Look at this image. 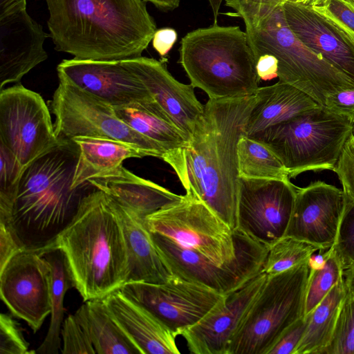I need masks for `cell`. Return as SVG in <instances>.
Wrapping results in <instances>:
<instances>
[{
  "label": "cell",
  "instance_id": "obj_44",
  "mask_svg": "<svg viewBox=\"0 0 354 354\" xmlns=\"http://www.w3.org/2000/svg\"><path fill=\"white\" fill-rule=\"evenodd\" d=\"M325 107L330 112L354 120V88L330 93L326 95Z\"/></svg>",
  "mask_w": 354,
  "mask_h": 354
},
{
  "label": "cell",
  "instance_id": "obj_25",
  "mask_svg": "<svg viewBox=\"0 0 354 354\" xmlns=\"http://www.w3.org/2000/svg\"><path fill=\"white\" fill-rule=\"evenodd\" d=\"M116 205L127 249V282L163 283L169 281L174 274L158 251L145 219L117 203Z\"/></svg>",
  "mask_w": 354,
  "mask_h": 354
},
{
  "label": "cell",
  "instance_id": "obj_4",
  "mask_svg": "<svg viewBox=\"0 0 354 354\" xmlns=\"http://www.w3.org/2000/svg\"><path fill=\"white\" fill-rule=\"evenodd\" d=\"M61 140L26 167L21 178L12 225L26 248L39 249L50 242L95 188L88 181L72 187L77 147L72 140Z\"/></svg>",
  "mask_w": 354,
  "mask_h": 354
},
{
  "label": "cell",
  "instance_id": "obj_36",
  "mask_svg": "<svg viewBox=\"0 0 354 354\" xmlns=\"http://www.w3.org/2000/svg\"><path fill=\"white\" fill-rule=\"evenodd\" d=\"M343 271L354 267V201H347L337 236L332 246Z\"/></svg>",
  "mask_w": 354,
  "mask_h": 354
},
{
  "label": "cell",
  "instance_id": "obj_17",
  "mask_svg": "<svg viewBox=\"0 0 354 354\" xmlns=\"http://www.w3.org/2000/svg\"><path fill=\"white\" fill-rule=\"evenodd\" d=\"M27 0H0V88L19 83L48 58L50 37L26 10Z\"/></svg>",
  "mask_w": 354,
  "mask_h": 354
},
{
  "label": "cell",
  "instance_id": "obj_47",
  "mask_svg": "<svg viewBox=\"0 0 354 354\" xmlns=\"http://www.w3.org/2000/svg\"><path fill=\"white\" fill-rule=\"evenodd\" d=\"M151 3L155 7L162 11H171L180 5L181 0H145Z\"/></svg>",
  "mask_w": 354,
  "mask_h": 354
},
{
  "label": "cell",
  "instance_id": "obj_7",
  "mask_svg": "<svg viewBox=\"0 0 354 354\" xmlns=\"http://www.w3.org/2000/svg\"><path fill=\"white\" fill-rule=\"evenodd\" d=\"M352 124L319 106L248 137L266 145L294 178L306 171H333Z\"/></svg>",
  "mask_w": 354,
  "mask_h": 354
},
{
  "label": "cell",
  "instance_id": "obj_10",
  "mask_svg": "<svg viewBox=\"0 0 354 354\" xmlns=\"http://www.w3.org/2000/svg\"><path fill=\"white\" fill-rule=\"evenodd\" d=\"M50 107L59 139L71 140L77 136L113 139L134 145L150 156L162 160L165 156L160 146L121 120L113 106L71 84L59 81Z\"/></svg>",
  "mask_w": 354,
  "mask_h": 354
},
{
  "label": "cell",
  "instance_id": "obj_35",
  "mask_svg": "<svg viewBox=\"0 0 354 354\" xmlns=\"http://www.w3.org/2000/svg\"><path fill=\"white\" fill-rule=\"evenodd\" d=\"M322 354H354V295L348 291L342 303L331 339Z\"/></svg>",
  "mask_w": 354,
  "mask_h": 354
},
{
  "label": "cell",
  "instance_id": "obj_51",
  "mask_svg": "<svg viewBox=\"0 0 354 354\" xmlns=\"http://www.w3.org/2000/svg\"><path fill=\"white\" fill-rule=\"evenodd\" d=\"M352 133L354 136V120H353V124H352Z\"/></svg>",
  "mask_w": 354,
  "mask_h": 354
},
{
  "label": "cell",
  "instance_id": "obj_3",
  "mask_svg": "<svg viewBox=\"0 0 354 354\" xmlns=\"http://www.w3.org/2000/svg\"><path fill=\"white\" fill-rule=\"evenodd\" d=\"M35 250L62 252L73 286L84 302L104 299L128 281L127 249L116 203L96 187L55 238Z\"/></svg>",
  "mask_w": 354,
  "mask_h": 354
},
{
  "label": "cell",
  "instance_id": "obj_31",
  "mask_svg": "<svg viewBox=\"0 0 354 354\" xmlns=\"http://www.w3.org/2000/svg\"><path fill=\"white\" fill-rule=\"evenodd\" d=\"M239 176L252 178L290 180L279 158L264 144L246 136L237 145Z\"/></svg>",
  "mask_w": 354,
  "mask_h": 354
},
{
  "label": "cell",
  "instance_id": "obj_6",
  "mask_svg": "<svg viewBox=\"0 0 354 354\" xmlns=\"http://www.w3.org/2000/svg\"><path fill=\"white\" fill-rule=\"evenodd\" d=\"M255 59L264 55L278 62L279 81L289 84L325 107L330 93L354 88V81L304 44L290 28L283 6L255 24H245Z\"/></svg>",
  "mask_w": 354,
  "mask_h": 354
},
{
  "label": "cell",
  "instance_id": "obj_52",
  "mask_svg": "<svg viewBox=\"0 0 354 354\" xmlns=\"http://www.w3.org/2000/svg\"><path fill=\"white\" fill-rule=\"evenodd\" d=\"M353 6H354V0H348Z\"/></svg>",
  "mask_w": 354,
  "mask_h": 354
},
{
  "label": "cell",
  "instance_id": "obj_49",
  "mask_svg": "<svg viewBox=\"0 0 354 354\" xmlns=\"http://www.w3.org/2000/svg\"><path fill=\"white\" fill-rule=\"evenodd\" d=\"M223 1V0H208L213 14L214 24H217L219 10Z\"/></svg>",
  "mask_w": 354,
  "mask_h": 354
},
{
  "label": "cell",
  "instance_id": "obj_18",
  "mask_svg": "<svg viewBox=\"0 0 354 354\" xmlns=\"http://www.w3.org/2000/svg\"><path fill=\"white\" fill-rule=\"evenodd\" d=\"M347 200L343 190L317 180L297 187L295 204L284 236L330 248L335 243Z\"/></svg>",
  "mask_w": 354,
  "mask_h": 354
},
{
  "label": "cell",
  "instance_id": "obj_26",
  "mask_svg": "<svg viewBox=\"0 0 354 354\" xmlns=\"http://www.w3.org/2000/svg\"><path fill=\"white\" fill-rule=\"evenodd\" d=\"M245 124V136L288 121L319 105L308 94L289 84L278 82L259 87Z\"/></svg>",
  "mask_w": 354,
  "mask_h": 354
},
{
  "label": "cell",
  "instance_id": "obj_12",
  "mask_svg": "<svg viewBox=\"0 0 354 354\" xmlns=\"http://www.w3.org/2000/svg\"><path fill=\"white\" fill-rule=\"evenodd\" d=\"M154 243L173 274L225 295L243 286L262 271L268 247L254 240L240 258L229 265L217 264L174 240L151 232Z\"/></svg>",
  "mask_w": 354,
  "mask_h": 354
},
{
  "label": "cell",
  "instance_id": "obj_21",
  "mask_svg": "<svg viewBox=\"0 0 354 354\" xmlns=\"http://www.w3.org/2000/svg\"><path fill=\"white\" fill-rule=\"evenodd\" d=\"M129 62L151 97L189 142L204 109L194 87L176 80L162 61L140 56L129 58Z\"/></svg>",
  "mask_w": 354,
  "mask_h": 354
},
{
  "label": "cell",
  "instance_id": "obj_38",
  "mask_svg": "<svg viewBox=\"0 0 354 354\" xmlns=\"http://www.w3.org/2000/svg\"><path fill=\"white\" fill-rule=\"evenodd\" d=\"M288 0H225L234 10L232 15L241 17L245 24H255L268 16Z\"/></svg>",
  "mask_w": 354,
  "mask_h": 354
},
{
  "label": "cell",
  "instance_id": "obj_8",
  "mask_svg": "<svg viewBox=\"0 0 354 354\" xmlns=\"http://www.w3.org/2000/svg\"><path fill=\"white\" fill-rule=\"evenodd\" d=\"M310 259L267 276L232 337L226 354H268L283 333L304 316Z\"/></svg>",
  "mask_w": 354,
  "mask_h": 354
},
{
  "label": "cell",
  "instance_id": "obj_9",
  "mask_svg": "<svg viewBox=\"0 0 354 354\" xmlns=\"http://www.w3.org/2000/svg\"><path fill=\"white\" fill-rule=\"evenodd\" d=\"M145 223L151 232L165 236L220 265L237 261L254 241L241 230H232L203 202L187 194L147 216Z\"/></svg>",
  "mask_w": 354,
  "mask_h": 354
},
{
  "label": "cell",
  "instance_id": "obj_40",
  "mask_svg": "<svg viewBox=\"0 0 354 354\" xmlns=\"http://www.w3.org/2000/svg\"><path fill=\"white\" fill-rule=\"evenodd\" d=\"M310 8L354 36V6L348 0H317Z\"/></svg>",
  "mask_w": 354,
  "mask_h": 354
},
{
  "label": "cell",
  "instance_id": "obj_34",
  "mask_svg": "<svg viewBox=\"0 0 354 354\" xmlns=\"http://www.w3.org/2000/svg\"><path fill=\"white\" fill-rule=\"evenodd\" d=\"M25 168L0 142V222L12 224V212Z\"/></svg>",
  "mask_w": 354,
  "mask_h": 354
},
{
  "label": "cell",
  "instance_id": "obj_48",
  "mask_svg": "<svg viewBox=\"0 0 354 354\" xmlns=\"http://www.w3.org/2000/svg\"><path fill=\"white\" fill-rule=\"evenodd\" d=\"M344 278L348 291L354 295V267L344 272Z\"/></svg>",
  "mask_w": 354,
  "mask_h": 354
},
{
  "label": "cell",
  "instance_id": "obj_13",
  "mask_svg": "<svg viewBox=\"0 0 354 354\" xmlns=\"http://www.w3.org/2000/svg\"><path fill=\"white\" fill-rule=\"evenodd\" d=\"M52 267L44 253L26 248L0 268V295L16 317L35 333L51 313Z\"/></svg>",
  "mask_w": 354,
  "mask_h": 354
},
{
  "label": "cell",
  "instance_id": "obj_23",
  "mask_svg": "<svg viewBox=\"0 0 354 354\" xmlns=\"http://www.w3.org/2000/svg\"><path fill=\"white\" fill-rule=\"evenodd\" d=\"M88 182L117 203L144 219L183 196L136 176L122 165Z\"/></svg>",
  "mask_w": 354,
  "mask_h": 354
},
{
  "label": "cell",
  "instance_id": "obj_2",
  "mask_svg": "<svg viewBox=\"0 0 354 354\" xmlns=\"http://www.w3.org/2000/svg\"><path fill=\"white\" fill-rule=\"evenodd\" d=\"M55 49L81 60L142 56L156 31L145 0H45Z\"/></svg>",
  "mask_w": 354,
  "mask_h": 354
},
{
  "label": "cell",
  "instance_id": "obj_37",
  "mask_svg": "<svg viewBox=\"0 0 354 354\" xmlns=\"http://www.w3.org/2000/svg\"><path fill=\"white\" fill-rule=\"evenodd\" d=\"M62 354H94L93 344L86 330L75 315H69L64 321L61 331Z\"/></svg>",
  "mask_w": 354,
  "mask_h": 354
},
{
  "label": "cell",
  "instance_id": "obj_5",
  "mask_svg": "<svg viewBox=\"0 0 354 354\" xmlns=\"http://www.w3.org/2000/svg\"><path fill=\"white\" fill-rule=\"evenodd\" d=\"M179 53L190 84L209 99L254 95L259 87L254 53L238 26L213 24L189 32L181 39Z\"/></svg>",
  "mask_w": 354,
  "mask_h": 354
},
{
  "label": "cell",
  "instance_id": "obj_43",
  "mask_svg": "<svg viewBox=\"0 0 354 354\" xmlns=\"http://www.w3.org/2000/svg\"><path fill=\"white\" fill-rule=\"evenodd\" d=\"M26 248L12 225L0 222V268Z\"/></svg>",
  "mask_w": 354,
  "mask_h": 354
},
{
  "label": "cell",
  "instance_id": "obj_41",
  "mask_svg": "<svg viewBox=\"0 0 354 354\" xmlns=\"http://www.w3.org/2000/svg\"><path fill=\"white\" fill-rule=\"evenodd\" d=\"M342 186L347 201H354V136L345 142L333 169Z\"/></svg>",
  "mask_w": 354,
  "mask_h": 354
},
{
  "label": "cell",
  "instance_id": "obj_29",
  "mask_svg": "<svg viewBox=\"0 0 354 354\" xmlns=\"http://www.w3.org/2000/svg\"><path fill=\"white\" fill-rule=\"evenodd\" d=\"M344 277L310 313L303 337L295 354H322L328 345L342 303L347 293Z\"/></svg>",
  "mask_w": 354,
  "mask_h": 354
},
{
  "label": "cell",
  "instance_id": "obj_24",
  "mask_svg": "<svg viewBox=\"0 0 354 354\" xmlns=\"http://www.w3.org/2000/svg\"><path fill=\"white\" fill-rule=\"evenodd\" d=\"M114 109L121 120L162 149L165 153L163 160L179 178L183 169L184 152L189 142L156 101Z\"/></svg>",
  "mask_w": 354,
  "mask_h": 354
},
{
  "label": "cell",
  "instance_id": "obj_14",
  "mask_svg": "<svg viewBox=\"0 0 354 354\" xmlns=\"http://www.w3.org/2000/svg\"><path fill=\"white\" fill-rule=\"evenodd\" d=\"M290 180L239 176L237 229L270 247L284 236L296 196Z\"/></svg>",
  "mask_w": 354,
  "mask_h": 354
},
{
  "label": "cell",
  "instance_id": "obj_33",
  "mask_svg": "<svg viewBox=\"0 0 354 354\" xmlns=\"http://www.w3.org/2000/svg\"><path fill=\"white\" fill-rule=\"evenodd\" d=\"M322 249L317 245L284 236L268 247L262 271L267 276L284 272L308 260Z\"/></svg>",
  "mask_w": 354,
  "mask_h": 354
},
{
  "label": "cell",
  "instance_id": "obj_15",
  "mask_svg": "<svg viewBox=\"0 0 354 354\" xmlns=\"http://www.w3.org/2000/svg\"><path fill=\"white\" fill-rule=\"evenodd\" d=\"M121 290L151 311L176 337L198 322L225 296L174 275L163 283L127 282Z\"/></svg>",
  "mask_w": 354,
  "mask_h": 354
},
{
  "label": "cell",
  "instance_id": "obj_32",
  "mask_svg": "<svg viewBox=\"0 0 354 354\" xmlns=\"http://www.w3.org/2000/svg\"><path fill=\"white\" fill-rule=\"evenodd\" d=\"M310 271L306 290L304 316L311 313L344 277L342 267L332 247L323 253L322 261L310 259Z\"/></svg>",
  "mask_w": 354,
  "mask_h": 354
},
{
  "label": "cell",
  "instance_id": "obj_53",
  "mask_svg": "<svg viewBox=\"0 0 354 354\" xmlns=\"http://www.w3.org/2000/svg\"><path fill=\"white\" fill-rule=\"evenodd\" d=\"M288 1H289V0H288Z\"/></svg>",
  "mask_w": 354,
  "mask_h": 354
},
{
  "label": "cell",
  "instance_id": "obj_45",
  "mask_svg": "<svg viewBox=\"0 0 354 354\" xmlns=\"http://www.w3.org/2000/svg\"><path fill=\"white\" fill-rule=\"evenodd\" d=\"M177 32L171 28H162L156 30L152 38V46L161 57H165L170 51L177 40Z\"/></svg>",
  "mask_w": 354,
  "mask_h": 354
},
{
  "label": "cell",
  "instance_id": "obj_28",
  "mask_svg": "<svg viewBox=\"0 0 354 354\" xmlns=\"http://www.w3.org/2000/svg\"><path fill=\"white\" fill-rule=\"evenodd\" d=\"M98 354H142L110 315L103 299L85 301L75 313Z\"/></svg>",
  "mask_w": 354,
  "mask_h": 354
},
{
  "label": "cell",
  "instance_id": "obj_42",
  "mask_svg": "<svg viewBox=\"0 0 354 354\" xmlns=\"http://www.w3.org/2000/svg\"><path fill=\"white\" fill-rule=\"evenodd\" d=\"M308 321V316H304L286 329L268 354H295Z\"/></svg>",
  "mask_w": 354,
  "mask_h": 354
},
{
  "label": "cell",
  "instance_id": "obj_1",
  "mask_svg": "<svg viewBox=\"0 0 354 354\" xmlns=\"http://www.w3.org/2000/svg\"><path fill=\"white\" fill-rule=\"evenodd\" d=\"M255 95L209 99L184 152L179 180L186 194L203 202L232 230L237 229L239 171L237 145Z\"/></svg>",
  "mask_w": 354,
  "mask_h": 354
},
{
  "label": "cell",
  "instance_id": "obj_19",
  "mask_svg": "<svg viewBox=\"0 0 354 354\" xmlns=\"http://www.w3.org/2000/svg\"><path fill=\"white\" fill-rule=\"evenodd\" d=\"M266 278V273L260 272L241 288L225 295L198 322L186 329L181 335L189 352L226 354L232 337Z\"/></svg>",
  "mask_w": 354,
  "mask_h": 354
},
{
  "label": "cell",
  "instance_id": "obj_30",
  "mask_svg": "<svg viewBox=\"0 0 354 354\" xmlns=\"http://www.w3.org/2000/svg\"><path fill=\"white\" fill-rule=\"evenodd\" d=\"M41 252L44 253L52 267V308L50 322L47 334L37 348L36 353L57 354L61 348L64 296L67 290L73 286L62 252L59 250Z\"/></svg>",
  "mask_w": 354,
  "mask_h": 354
},
{
  "label": "cell",
  "instance_id": "obj_20",
  "mask_svg": "<svg viewBox=\"0 0 354 354\" xmlns=\"http://www.w3.org/2000/svg\"><path fill=\"white\" fill-rule=\"evenodd\" d=\"M283 8L296 37L354 81V36L310 7L288 1Z\"/></svg>",
  "mask_w": 354,
  "mask_h": 354
},
{
  "label": "cell",
  "instance_id": "obj_22",
  "mask_svg": "<svg viewBox=\"0 0 354 354\" xmlns=\"http://www.w3.org/2000/svg\"><path fill=\"white\" fill-rule=\"evenodd\" d=\"M112 317L142 354H179L176 336L156 316L121 289L103 299Z\"/></svg>",
  "mask_w": 354,
  "mask_h": 354
},
{
  "label": "cell",
  "instance_id": "obj_46",
  "mask_svg": "<svg viewBox=\"0 0 354 354\" xmlns=\"http://www.w3.org/2000/svg\"><path fill=\"white\" fill-rule=\"evenodd\" d=\"M256 69L260 80H271L277 77L278 62L272 55H261L256 59Z\"/></svg>",
  "mask_w": 354,
  "mask_h": 354
},
{
  "label": "cell",
  "instance_id": "obj_39",
  "mask_svg": "<svg viewBox=\"0 0 354 354\" xmlns=\"http://www.w3.org/2000/svg\"><path fill=\"white\" fill-rule=\"evenodd\" d=\"M29 344L25 339L19 324L13 317L1 313L0 315V354H30Z\"/></svg>",
  "mask_w": 354,
  "mask_h": 354
},
{
  "label": "cell",
  "instance_id": "obj_11",
  "mask_svg": "<svg viewBox=\"0 0 354 354\" xmlns=\"http://www.w3.org/2000/svg\"><path fill=\"white\" fill-rule=\"evenodd\" d=\"M0 142L24 168L61 143L39 93L19 83L1 89Z\"/></svg>",
  "mask_w": 354,
  "mask_h": 354
},
{
  "label": "cell",
  "instance_id": "obj_27",
  "mask_svg": "<svg viewBox=\"0 0 354 354\" xmlns=\"http://www.w3.org/2000/svg\"><path fill=\"white\" fill-rule=\"evenodd\" d=\"M71 140L78 151L73 188L119 168L126 159L150 156L141 148L120 140L88 136H77Z\"/></svg>",
  "mask_w": 354,
  "mask_h": 354
},
{
  "label": "cell",
  "instance_id": "obj_50",
  "mask_svg": "<svg viewBox=\"0 0 354 354\" xmlns=\"http://www.w3.org/2000/svg\"><path fill=\"white\" fill-rule=\"evenodd\" d=\"M317 0H289L288 1L303 4L304 6L312 7Z\"/></svg>",
  "mask_w": 354,
  "mask_h": 354
},
{
  "label": "cell",
  "instance_id": "obj_16",
  "mask_svg": "<svg viewBox=\"0 0 354 354\" xmlns=\"http://www.w3.org/2000/svg\"><path fill=\"white\" fill-rule=\"evenodd\" d=\"M59 81L71 84L113 108L155 101L132 68L129 58L113 61L63 59Z\"/></svg>",
  "mask_w": 354,
  "mask_h": 354
}]
</instances>
